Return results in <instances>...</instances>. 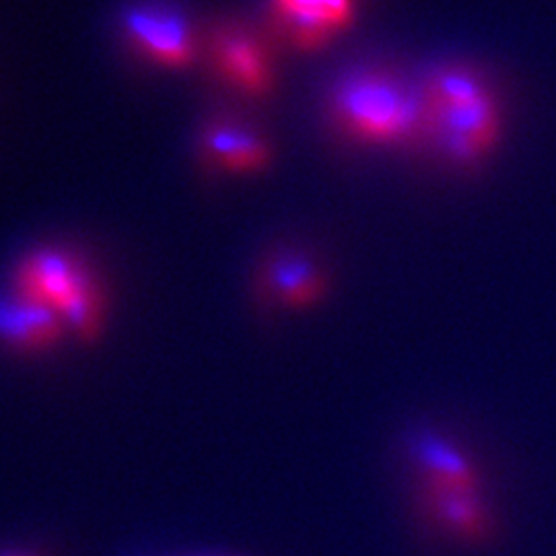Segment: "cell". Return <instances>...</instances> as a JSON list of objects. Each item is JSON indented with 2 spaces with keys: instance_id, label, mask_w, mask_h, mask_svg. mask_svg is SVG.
<instances>
[{
  "instance_id": "cell-1",
  "label": "cell",
  "mask_w": 556,
  "mask_h": 556,
  "mask_svg": "<svg viewBox=\"0 0 556 556\" xmlns=\"http://www.w3.org/2000/svg\"><path fill=\"white\" fill-rule=\"evenodd\" d=\"M425 93V140L443 160L472 167L501 139L503 114L495 89L466 64H441L420 79Z\"/></svg>"
},
{
  "instance_id": "cell-2",
  "label": "cell",
  "mask_w": 556,
  "mask_h": 556,
  "mask_svg": "<svg viewBox=\"0 0 556 556\" xmlns=\"http://www.w3.org/2000/svg\"><path fill=\"white\" fill-rule=\"evenodd\" d=\"M338 130L365 144H408L425 139L422 83L383 66H353L328 91Z\"/></svg>"
},
{
  "instance_id": "cell-3",
  "label": "cell",
  "mask_w": 556,
  "mask_h": 556,
  "mask_svg": "<svg viewBox=\"0 0 556 556\" xmlns=\"http://www.w3.org/2000/svg\"><path fill=\"white\" fill-rule=\"evenodd\" d=\"M13 291L50 307L83 340H93L103 324L100 282L87 264L62 248H38L15 268Z\"/></svg>"
},
{
  "instance_id": "cell-4",
  "label": "cell",
  "mask_w": 556,
  "mask_h": 556,
  "mask_svg": "<svg viewBox=\"0 0 556 556\" xmlns=\"http://www.w3.org/2000/svg\"><path fill=\"white\" fill-rule=\"evenodd\" d=\"M122 34L142 59L161 68L184 71L197 59L190 21L169 4L140 2L124 11Z\"/></svg>"
},
{
  "instance_id": "cell-5",
  "label": "cell",
  "mask_w": 556,
  "mask_h": 556,
  "mask_svg": "<svg viewBox=\"0 0 556 556\" xmlns=\"http://www.w3.org/2000/svg\"><path fill=\"white\" fill-rule=\"evenodd\" d=\"M211 56L220 77L250 98L275 89V66L266 41L245 25H223L211 40Z\"/></svg>"
},
{
  "instance_id": "cell-6",
  "label": "cell",
  "mask_w": 556,
  "mask_h": 556,
  "mask_svg": "<svg viewBox=\"0 0 556 556\" xmlns=\"http://www.w3.org/2000/svg\"><path fill=\"white\" fill-rule=\"evenodd\" d=\"M357 0H270L278 34L299 52H318L355 20Z\"/></svg>"
},
{
  "instance_id": "cell-7",
  "label": "cell",
  "mask_w": 556,
  "mask_h": 556,
  "mask_svg": "<svg viewBox=\"0 0 556 556\" xmlns=\"http://www.w3.org/2000/svg\"><path fill=\"white\" fill-rule=\"evenodd\" d=\"M200 142L206 161L229 174H260L270 167L275 155L268 139L241 119L208 122Z\"/></svg>"
},
{
  "instance_id": "cell-8",
  "label": "cell",
  "mask_w": 556,
  "mask_h": 556,
  "mask_svg": "<svg viewBox=\"0 0 556 556\" xmlns=\"http://www.w3.org/2000/svg\"><path fill=\"white\" fill-rule=\"evenodd\" d=\"M66 324L50 307L17 291L0 293V342L17 351H48L59 344Z\"/></svg>"
},
{
  "instance_id": "cell-9",
  "label": "cell",
  "mask_w": 556,
  "mask_h": 556,
  "mask_svg": "<svg viewBox=\"0 0 556 556\" xmlns=\"http://www.w3.org/2000/svg\"><path fill=\"white\" fill-rule=\"evenodd\" d=\"M268 295L287 307H307L326 293V277L318 262L298 250L275 252L264 266Z\"/></svg>"
},
{
  "instance_id": "cell-10",
  "label": "cell",
  "mask_w": 556,
  "mask_h": 556,
  "mask_svg": "<svg viewBox=\"0 0 556 556\" xmlns=\"http://www.w3.org/2000/svg\"><path fill=\"white\" fill-rule=\"evenodd\" d=\"M418 457L429 472L433 491H472L475 477L468 462L438 439H422L418 443Z\"/></svg>"
},
{
  "instance_id": "cell-11",
  "label": "cell",
  "mask_w": 556,
  "mask_h": 556,
  "mask_svg": "<svg viewBox=\"0 0 556 556\" xmlns=\"http://www.w3.org/2000/svg\"><path fill=\"white\" fill-rule=\"evenodd\" d=\"M439 516L464 532H477L482 511L472 491H435Z\"/></svg>"
}]
</instances>
